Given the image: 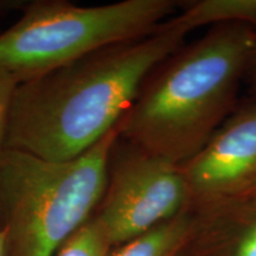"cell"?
<instances>
[{"label":"cell","instance_id":"obj_1","mask_svg":"<svg viewBox=\"0 0 256 256\" xmlns=\"http://www.w3.org/2000/svg\"><path fill=\"white\" fill-rule=\"evenodd\" d=\"M171 18L136 40L104 48L16 89L5 147L68 162L114 130L153 70L183 46Z\"/></svg>","mask_w":256,"mask_h":256},{"label":"cell","instance_id":"obj_2","mask_svg":"<svg viewBox=\"0 0 256 256\" xmlns=\"http://www.w3.org/2000/svg\"><path fill=\"white\" fill-rule=\"evenodd\" d=\"M255 44V28L220 24L182 46L144 82L118 124L120 139L186 162L232 114Z\"/></svg>","mask_w":256,"mask_h":256},{"label":"cell","instance_id":"obj_3","mask_svg":"<svg viewBox=\"0 0 256 256\" xmlns=\"http://www.w3.org/2000/svg\"><path fill=\"white\" fill-rule=\"evenodd\" d=\"M118 126L78 158L49 162L0 150V232L5 256H55L94 216L107 186Z\"/></svg>","mask_w":256,"mask_h":256},{"label":"cell","instance_id":"obj_4","mask_svg":"<svg viewBox=\"0 0 256 256\" xmlns=\"http://www.w3.org/2000/svg\"><path fill=\"white\" fill-rule=\"evenodd\" d=\"M174 0H124L101 6L36 2L0 34V66L25 82L104 48L154 31L179 8Z\"/></svg>","mask_w":256,"mask_h":256},{"label":"cell","instance_id":"obj_5","mask_svg":"<svg viewBox=\"0 0 256 256\" xmlns=\"http://www.w3.org/2000/svg\"><path fill=\"white\" fill-rule=\"evenodd\" d=\"M124 147L116 142L112 151L107 186L94 214L113 248L174 218L191 203L180 166L130 142Z\"/></svg>","mask_w":256,"mask_h":256},{"label":"cell","instance_id":"obj_6","mask_svg":"<svg viewBox=\"0 0 256 256\" xmlns=\"http://www.w3.org/2000/svg\"><path fill=\"white\" fill-rule=\"evenodd\" d=\"M180 166L191 202L235 200L256 184V102L234 112Z\"/></svg>","mask_w":256,"mask_h":256},{"label":"cell","instance_id":"obj_7","mask_svg":"<svg viewBox=\"0 0 256 256\" xmlns=\"http://www.w3.org/2000/svg\"><path fill=\"white\" fill-rule=\"evenodd\" d=\"M196 220L188 209L110 250V256H179L190 243Z\"/></svg>","mask_w":256,"mask_h":256},{"label":"cell","instance_id":"obj_8","mask_svg":"<svg viewBox=\"0 0 256 256\" xmlns=\"http://www.w3.org/2000/svg\"><path fill=\"white\" fill-rule=\"evenodd\" d=\"M179 6L182 14L171 20L186 32L209 24L256 26V0H196Z\"/></svg>","mask_w":256,"mask_h":256},{"label":"cell","instance_id":"obj_9","mask_svg":"<svg viewBox=\"0 0 256 256\" xmlns=\"http://www.w3.org/2000/svg\"><path fill=\"white\" fill-rule=\"evenodd\" d=\"M107 232L94 215L60 246L55 256H110Z\"/></svg>","mask_w":256,"mask_h":256},{"label":"cell","instance_id":"obj_10","mask_svg":"<svg viewBox=\"0 0 256 256\" xmlns=\"http://www.w3.org/2000/svg\"><path fill=\"white\" fill-rule=\"evenodd\" d=\"M242 218L238 228L224 241L223 256H256V200H236Z\"/></svg>","mask_w":256,"mask_h":256},{"label":"cell","instance_id":"obj_11","mask_svg":"<svg viewBox=\"0 0 256 256\" xmlns=\"http://www.w3.org/2000/svg\"><path fill=\"white\" fill-rule=\"evenodd\" d=\"M18 84L14 74L0 66V150L5 147L10 112Z\"/></svg>","mask_w":256,"mask_h":256},{"label":"cell","instance_id":"obj_12","mask_svg":"<svg viewBox=\"0 0 256 256\" xmlns=\"http://www.w3.org/2000/svg\"><path fill=\"white\" fill-rule=\"evenodd\" d=\"M248 74L249 81H250L252 92H255L256 95V44L254 46V50H252L250 58H249V63L247 66V72H246V75Z\"/></svg>","mask_w":256,"mask_h":256},{"label":"cell","instance_id":"obj_13","mask_svg":"<svg viewBox=\"0 0 256 256\" xmlns=\"http://www.w3.org/2000/svg\"><path fill=\"white\" fill-rule=\"evenodd\" d=\"M235 200H256V184L252 185V186L249 188L248 191H246L242 196L238 198H235Z\"/></svg>","mask_w":256,"mask_h":256},{"label":"cell","instance_id":"obj_14","mask_svg":"<svg viewBox=\"0 0 256 256\" xmlns=\"http://www.w3.org/2000/svg\"><path fill=\"white\" fill-rule=\"evenodd\" d=\"M0 256H5V243L2 232H0Z\"/></svg>","mask_w":256,"mask_h":256}]
</instances>
